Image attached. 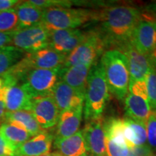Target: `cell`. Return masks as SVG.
I'll list each match as a JSON object with an SVG mask.
<instances>
[{"instance_id": "6da1fadb", "label": "cell", "mask_w": 156, "mask_h": 156, "mask_svg": "<svg viewBox=\"0 0 156 156\" xmlns=\"http://www.w3.org/2000/svg\"><path fill=\"white\" fill-rule=\"evenodd\" d=\"M105 34L106 43L119 48L131 40L136 24L141 18L138 9L130 6H116L106 9L97 15Z\"/></svg>"}, {"instance_id": "7a4b0ae2", "label": "cell", "mask_w": 156, "mask_h": 156, "mask_svg": "<svg viewBox=\"0 0 156 156\" xmlns=\"http://www.w3.org/2000/svg\"><path fill=\"white\" fill-rule=\"evenodd\" d=\"M100 63L109 92L120 101L125 98L130 83L129 70L125 55L117 48L108 50L103 53Z\"/></svg>"}, {"instance_id": "3957f363", "label": "cell", "mask_w": 156, "mask_h": 156, "mask_svg": "<svg viewBox=\"0 0 156 156\" xmlns=\"http://www.w3.org/2000/svg\"><path fill=\"white\" fill-rule=\"evenodd\" d=\"M108 87L101 63L92 66L87 77L85 95V120L101 118L108 99Z\"/></svg>"}, {"instance_id": "277c9868", "label": "cell", "mask_w": 156, "mask_h": 156, "mask_svg": "<svg viewBox=\"0 0 156 156\" xmlns=\"http://www.w3.org/2000/svg\"><path fill=\"white\" fill-rule=\"evenodd\" d=\"M97 17L87 9L70 7H51L43 10L41 24L49 32L54 30L75 29L90 19Z\"/></svg>"}, {"instance_id": "5b68a950", "label": "cell", "mask_w": 156, "mask_h": 156, "mask_svg": "<svg viewBox=\"0 0 156 156\" xmlns=\"http://www.w3.org/2000/svg\"><path fill=\"white\" fill-rule=\"evenodd\" d=\"M62 67L55 69H34L25 76L21 85L33 99L51 96L60 80Z\"/></svg>"}, {"instance_id": "8992f818", "label": "cell", "mask_w": 156, "mask_h": 156, "mask_svg": "<svg viewBox=\"0 0 156 156\" xmlns=\"http://www.w3.org/2000/svg\"><path fill=\"white\" fill-rule=\"evenodd\" d=\"M65 55L58 53L48 47L31 54H25L12 69L17 75L25 77L30 70L34 69H55L63 67Z\"/></svg>"}, {"instance_id": "52a82bcc", "label": "cell", "mask_w": 156, "mask_h": 156, "mask_svg": "<svg viewBox=\"0 0 156 156\" xmlns=\"http://www.w3.org/2000/svg\"><path fill=\"white\" fill-rule=\"evenodd\" d=\"M104 46V41L98 33H87L85 40L66 56L62 67L68 68L79 64L94 65Z\"/></svg>"}, {"instance_id": "ba28073f", "label": "cell", "mask_w": 156, "mask_h": 156, "mask_svg": "<svg viewBox=\"0 0 156 156\" xmlns=\"http://www.w3.org/2000/svg\"><path fill=\"white\" fill-rule=\"evenodd\" d=\"M124 99L128 119L146 124L151 114V110L145 80L130 83L129 91Z\"/></svg>"}, {"instance_id": "9c48e42d", "label": "cell", "mask_w": 156, "mask_h": 156, "mask_svg": "<svg viewBox=\"0 0 156 156\" xmlns=\"http://www.w3.org/2000/svg\"><path fill=\"white\" fill-rule=\"evenodd\" d=\"M50 32L41 23L13 33L10 46L31 54L49 46Z\"/></svg>"}, {"instance_id": "30bf717a", "label": "cell", "mask_w": 156, "mask_h": 156, "mask_svg": "<svg viewBox=\"0 0 156 156\" xmlns=\"http://www.w3.org/2000/svg\"><path fill=\"white\" fill-rule=\"evenodd\" d=\"M130 42L138 51L149 56L156 47V20L140 18L133 31Z\"/></svg>"}, {"instance_id": "8fae6325", "label": "cell", "mask_w": 156, "mask_h": 156, "mask_svg": "<svg viewBox=\"0 0 156 156\" xmlns=\"http://www.w3.org/2000/svg\"><path fill=\"white\" fill-rule=\"evenodd\" d=\"M103 119L87 121L83 133L87 151L91 156H107L106 151V133Z\"/></svg>"}, {"instance_id": "7c38bea8", "label": "cell", "mask_w": 156, "mask_h": 156, "mask_svg": "<svg viewBox=\"0 0 156 156\" xmlns=\"http://www.w3.org/2000/svg\"><path fill=\"white\" fill-rule=\"evenodd\" d=\"M30 112L42 129L54 127L57 124L60 112L51 96L33 99Z\"/></svg>"}, {"instance_id": "4fadbf2b", "label": "cell", "mask_w": 156, "mask_h": 156, "mask_svg": "<svg viewBox=\"0 0 156 156\" xmlns=\"http://www.w3.org/2000/svg\"><path fill=\"white\" fill-rule=\"evenodd\" d=\"M118 50L121 51L127 59L130 83L145 80L151 66L149 56L144 55L138 51L130 41L122 45Z\"/></svg>"}, {"instance_id": "5bb4252c", "label": "cell", "mask_w": 156, "mask_h": 156, "mask_svg": "<svg viewBox=\"0 0 156 156\" xmlns=\"http://www.w3.org/2000/svg\"><path fill=\"white\" fill-rule=\"evenodd\" d=\"M86 36L87 34L76 28L51 31L48 47L58 53L67 56L85 40Z\"/></svg>"}, {"instance_id": "9a60e30c", "label": "cell", "mask_w": 156, "mask_h": 156, "mask_svg": "<svg viewBox=\"0 0 156 156\" xmlns=\"http://www.w3.org/2000/svg\"><path fill=\"white\" fill-rule=\"evenodd\" d=\"M51 97L60 113L69 109L83 108L85 95L76 91L61 80L54 87Z\"/></svg>"}, {"instance_id": "2e32d148", "label": "cell", "mask_w": 156, "mask_h": 156, "mask_svg": "<svg viewBox=\"0 0 156 156\" xmlns=\"http://www.w3.org/2000/svg\"><path fill=\"white\" fill-rule=\"evenodd\" d=\"M53 140L54 136L44 130L17 147L15 156H41L49 153Z\"/></svg>"}, {"instance_id": "e0dca14e", "label": "cell", "mask_w": 156, "mask_h": 156, "mask_svg": "<svg viewBox=\"0 0 156 156\" xmlns=\"http://www.w3.org/2000/svg\"><path fill=\"white\" fill-rule=\"evenodd\" d=\"M83 108L62 112L56 124V138H66L75 134L80 126Z\"/></svg>"}, {"instance_id": "ac0fdd59", "label": "cell", "mask_w": 156, "mask_h": 156, "mask_svg": "<svg viewBox=\"0 0 156 156\" xmlns=\"http://www.w3.org/2000/svg\"><path fill=\"white\" fill-rule=\"evenodd\" d=\"M33 98L21 84L12 85L6 91L4 103L7 112L29 111L30 112Z\"/></svg>"}, {"instance_id": "d6986e66", "label": "cell", "mask_w": 156, "mask_h": 156, "mask_svg": "<svg viewBox=\"0 0 156 156\" xmlns=\"http://www.w3.org/2000/svg\"><path fill=\"white\" fill-rule=\"evenodd\" d=\"M92 66L79 64L68 68L62 67L60 80L77 92L85 95L87 77Z\"/></svg>"}, {"instance_id": "ffe728a7", "label": "cell", "mask_w": 156, "mask_h": 156, "mask_svg": "<svg viewBox=\"0 0 156 156\" xmlns=\"http://www.w3.org/2000/svg\"><path fill=\"white\" fill-rule=\"evenodd\" d=\"M56 152L62 156H87V148L82 131L66 138H56L54 142Z\"/></svg>"}, {"instance_id": "44dd1931", "label": "cell", "mask_w": 156, "mask_h": 156, "mask_svg": "<svg viewBox=\"0 0 156 156\" xmlns=\"http://www.w3.org/2000/svg\"><path fill=\"white\" fill-rule=\"evenodd\" d=\"M14 8L18 17L17 30L27 28L41 23L43 10L35 7L29 2V1L20 2Z\"/></svg>"}, {"instance_id": "7402d4cb", "label": "cell", "mask_w": 156, "mask_h": 156, "mask_svg": "<svg viewBox=\"0 0 156 156\" xmlns=\"http://www.w3.org/2000/svg\"><path fill=\"white\" fill-rule=\"evenodd\" d=\"M126 124L125 137L128 149L135 146L145 145L147 142V130L145 123L137 122L130 119H124Z\"/></svg>"}, {"instance_id": "603a6c76", "label": "cell", "mask_w": 156, "mask_h": 156, "mask_svg": "<svg viewBox=\"0 0 156 156\" xmlns=\"http://www.w3.org/2000/svg\"><path fill=\"white\" fill-rule=\"evenodd\" d=\"M5 122H12L21 126L32 136H34L44 131L39 126L32 113L29 111L7 112Z\"/></svg>"}, {"instance_id": "cb8c5ba5", "label": "cell", "mask_w": 156, "mask_h": 156, "mask_svg": "<svg viewBox=\"0 0 156 156\" xmlns=\"http://www.w3.org/2000/svg\"><path fill=\"white\" fill-rule=\"evenodd\" d=\"M0 132L10 145L15 148L22 145L32 136L24 128L15 123L5 122L0 126Z\"/></svg>"}, {"instance_id": "d4e9b609", "label": "cell", "mask_w": 156, "mask_h": 156, "mask_svg": "<svg viewBox=\"0 0 156 156\" xmlns=\"http://www.w3.org/2000/svg\"><path fill=\"white\" fill-rule=\"evenodd\" d=\"M106 136L118 145L128 148L125 137V121L122 119L112 118L108 122H103Z\"/></svg>"}, {"instance_id": "484cf974", "label": "cell", "mask_w": 156, "mask_h": 156, "mask_svg": "<svg viewBox=\"0 0 156 156\" xmlns=\"http://www.w3.org/2000/svg\"><path fill=\"white\" fill-rule=\"evenodd\" d=\"M25 53L13 46L0 48V75L7 73L25 56Z\"/></svg>"}, {"instance_id": "4316f807", "label": "cell", "mask_w": 156, "mask_h": 156, "mask_svg": "<svg viewBox=\"0 0 156 156\" xmlns=\"http://www.w3.org/2000/svg\"><path fill=\"white\" fill-rule=\"evenodd\" d=\"M18 28V17L15 8L0 12V32H15Z\"/></svg>"}, {"instance_id": "83f0119b", "label": "cell", "mask_w": 156, "mask_h": 156, "mask_svg": "<svg viewBox=\"0 0 156 156\" xmlns=\"http://www.w3.org/2000/svg\"><path fill=\"white\" fill-rule=\"evenodd\" d=\"M145 83L151 112H156V68L152 62Z\"/></svg>"}, {"instance_id": "f1b7e54d", "label": "cell", "mask_w": 156, "mask_h": 156, "mask_svg": "<svg viewBox=\"0 0 156 156\" xmlns=\"http://www.w3.org/2000/svg\"><path fill=\"white\" fill-rule=\"evenodd\" d=\"M29 2L41 10L51 7H69L72 2L64 0H30Z\"/></svg>"}, {"instance_id": "f546056e", "label": "cell", "mask_w": 156, "mask_h": 156, "mask_svg": "<svg viewBox=\"0 0 156 156\" xmlns=\"http://www.w3.org/2000/svg\"><path fill=\"white\" fill-rule=\"evenodd\" d=\"M147 141L152 149H156V112H151L146 122Z\"/></svg>"}, {"instance_id": "4dcf8cb0", "label": "cell", "mask_w": 156, "mask_h": 156, "mask_svg": "<svg viewBox=\"0 0 156 156\" xmlns=\"http://www.w3.org/2000/svg\"><path fill=\"white\" fill-rule=\"evenodd\" d=\"M106 151L107 156H127L129 149L121 147L106 136Z\"/></svg>"}, {"instance_id": "1f68e13d", "label": "cell", "mask_w": 156, "mask_h": 156, "mask_svg": "<svg viewBox=\"0 0 156 156\" xmlns=\"http://www.w3.org/2000/svg\"><path fill=\"white\" fill-rule=\"evenodd\" d=\"M153 149L147 145L135 147L129 149L127 156H154Z\"/></svg>"}, {"instance_id": "d6a6232c", "label": "cell", "mask_w": 156, "mask_h": 156, "mask_svg": "<svg viewBox=\"0 0 156 156\" xmlns=\"http://www.w3.org/2000/svg\"><path fill=\"white\" fill-rule=\"evenodd\" d=\"M15 149L0 132V156H15Z\"/></svg>"}, {"instance_id": "836d02e7", "label": "cell", "mask_w": 156, "mask_h": 156, "mask_svg": "<svg viewBox=\"0 0 156 156\" xmlns=\"http://www.w3.org/2000/svg\"><path fill=\"white\" fill-rule=\"evenodd\" d=\"M13 33L14 32H0V48L3 47V46H9L11 44Z\"/></svg>"}, {"instance_id": "e575fe53", "label": "cell", "mask_w": 156, "mask_h": 156, "mask_svg": "<svg viewBox=\"0 0 156 156\" xmlns=\"http://www.w3.org/2000/svg\"><path fill=\"white\" fill-rule=\"evenodd\" d=\"M19 2L17 0H0V12L14 8Z\"/></svg>"}, {"instance_id": "d590c367", "label": "cell", "mask_w": 156, "mask_h": 156, "mask_svg": "<svg viewBox=\"0 0 156 156\" xmlns=\"http://www.w3.org/2000/svg\"><path fill=\"white\" fill-rule=\"evenodd\" d=\"M149 57L151 62L153 63V65L155 66V67L156 68V47L155 48V49L151 52V54H150Z\"/></svg>"}, {"instance_id": "8d00e7d4", "label": "cell", "mask_w": 156, "mask_h": 156, "mask_svg": "<svg viewBox=\"0 0 156 156\" xmlns=\"http://www.w3.org/2000/svg\"><path fill=\"white\" fill-rule=\"evenodd\" d=\"M41 156H62L59 153H57V152H53V153H49L47 154H45V155H41Z\"/></svg>"}, {"instance_id": "74e56055", "label": "cell", "mask_w": 156, "mask_h": 156, "mask_svg": "<svg viewBox=\"0 0 156 156\" xmlns=\"http://www.w3.org/2000/svg\"><path fill=\"white\" fill-rule=\"evenodd\" d=\"M154 156H156V155H154Z\"/></svg>"}, {"instance_id": "f35d334b", "label": "cell", "mask_w": 156, "mask_h": 156, "mask_svg": "<svg viewBox=\"0 0 156 156\" xmlns=\"http://www.w3.org/2000/svg\"><path fill=\"white\" fill-rule=\"evenodd\" d=\"M87 156H88V155H87Z\"/></svg>"}]
</instances>
